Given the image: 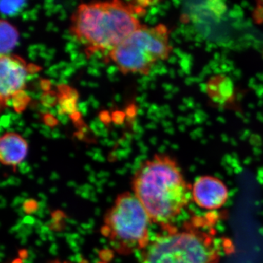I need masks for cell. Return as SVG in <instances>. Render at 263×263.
Masks as SVG:
<instances>
[{
    "label": "cell",
    "instance_id": "obj_6",
    "mask_svg": "<svg viewBox=\"0 0 263 263\" xmlns=\"http://www.w3.org/2000/svg\"><path fill=\"white\" fill-rule=\"evenodd\" d=\"M29 68L22 57L8 54L0 57V103L1 108L8 100L24 91Z\"/></svg>",
    "mask_w": 263,
    "mask_h": 263
},
{
    "label": "cell",
    "instance_id": "obj_7",
    "mask_svg": "<svg viewBox=\"0 0 263 263\" xmlns=\"http://www.w3.org/2000/svg\"><path fill=\"white\" fill-rule=\"evenodd\" d=\"M192 197L197 206L208 211L217 210L228 202L229 190L219 178L202 176L192 186Z\"/></svg>",
    "mask_w": 263,
    "mask_h": 263
},
{
    "label": "cell",
    "instance_id": "obj_15",
    "mask_svg": "<svg viewBox=\"0 0 263 263\" xmlns=\"http://www.w3.org/2000/svg\"><path fill=\"white\" fill-rule=\"evenodd\" d=\"M44 122L48 126H54L57 124V119H55L53 116L50 115V114H46L44 117Z\"/></svg>",
    "mask_w": 263,
    "mask_h": 263
},
{
    "label": "cell",
    "instance_id": "obj_14",
    "mask_svg": "<svg viewBox=\"0 0 263 263\" xmlns=\"http://www.w3.org/2000/svg\"><path fill=\"white\" fill-rule=\"evenodd\" d=\"M58 102V97L56 95H51L47 93V95H43L42 97V103L46 105V106H52L54 105L56 102Z\"/></svg>",
    "mask_w": 263,
    "mask_h": 263
},
{
    "label": "cell",
    "instance_id": "obj_9",
    "mask_svg": "<svg viewBox=\"0 0 263 263\" xmlns=\"http://www.w3.org/2000/svg\"><path fill=\"white\" fill-rule=\"evenodd\" d=\"M27 141L16 133H5L0 138V161L8 167L16 169L28 154Z\"/></svg>",
    "mask_w": 263,
    "mask_h": 263
},
{
    "label": "cell",
    "instance_id": "obj_13",
    "mask_svg": "<svg viewBox=\"0 0 263 263\" xmlns=\"http://www.w3.org/2000/svg\"><path fill=\"white\" fill-rule=\"evenodd\" d=\"M13 98V105H14L15 110L17 112H21L27 106L29 100V97L24 92V91L15 95Z\"/></svg>",
    "mask_w": 263,
    "mask_h": 263
},
{
    "label": "cell",
    "instance_id": "obj_11",
    "mask_svg": "<svg viewBox=\"0 0 263 263\" xmlns=\"http://www.w3.org/2000/svg\"><path fill=\"white\" fill-rule=\"evenodd\" d=\"M59 90H60V93L57 97H58L60 111L67 114L75 113L78 98H79L77 91L64 85L60 86Z\"/></svg>",
    "mask_w": 263,
    "mask_h": 263
},
{
    "label": "cell",
    "instance_id": "obj_1",
    "mask_svg": "<svg viewBox=\"0 0 263 263\" xmlns=\"http://www.w3.org/2000/svg\"><path fill=\"white\" fill-rule=\"evenodd\" d=\"M132 188L152 223L164 229L172 227L193 200L182 170L167 154H156L142 162L133 175Z\"/></svg>",
    "mask_w": 263,
    "mask_h": 263
},
{
    "label": "cell",
    "instance_id": "obj_2",
    "mask_svg": "<svg viewBox=\"0 0 263 263\" xmlns=\"http://www.w3.org/2000/svg\"><path fill=\"white\" fill-rule=\"evenodd\" d=\"M145 12L134 3L91 2L77 7L70 18V32L88 53H108L142 25L137 13Z\"/></svg>",
    "mask_w": 263,
    "mask_h": 263
},
{
    "label": "cell",
    "instance_id": "obj_16",
    "mask_svg": "<svg viewBox=\"0 0 263 263\" xmlns=\"http://www.w3.org/2000/svg\"><path fill=\"white\" fill-rule=\"evenodd\" d=\"M51 263H73V262H65V261H63V262H62V261H55V262H53Z\"/></svg>",
    "mask_w": 263,
    "mask_h": 263
},
{
    "label": "cell",
    "instance_id": "obj_4",
    "mask_svg": "<svg viewBox=\"0 0 263 263\" xmlns=\"http://www.w3.org/2000/svg\"><path fill=\"white\" fill-rule=\"evenodd\" d=\"M151 223L136 195L124 193L118 195L105 214L101 233L118 253L129 254L142 252L149 243Z\"/></svg>",
    "mask_w": 263,
    "mask_h": 263
},
{
    "label": "cell",
    "instance_id": "obj_8",
    "mask_svg": "<svg viewBox=\"0 0 263 263\" xmlns=\"http://www.w3.org/2000/svg\"><path fill=\"white\" fill-rule=\"evenodd\" d=\"M205 92L213 104L221 108L233 106L236 100L234 82L226 74H216L209 78L205 82Z\"/></svg>",
    "mask_w": 263,
    "mask_h": 263
},
{
    "label": "cell",
    "instance_id": "obj_10",
    "mask_svg": "<svg viewBox=\"0 0 263 263\" xmlns=\"http://www.w3.org/2000/svg\"><path fill=\"white\" fill-rule=\"evenodd\" d=\"M19 34L14 26L8 21L0 22V53L1 56L10 54L18 43Z\"/></svg>",
    "mask_w": 263,
    "mask_h": 263
},
{
    "label": "cell",
    "instance_id": "obj_3",
    "mask_svg": "<svg viewBox=\"0 0 263 263\" xmlns=\"http://www.w3.org/2000/svg\"><path fill=\"white\" fill-rule=\"evenodd\" d=\"M201 222L194 219L182 228L164 229L142 251L141 263H219L220 240Z\"/></svg>",
    "mask_w": 263,
    "mask_h": 263
},
{
    "label": "cell",
    "instance_id": "obj_12",
    "mask_svg": "<svg viewBox=\"0 0 263 263\" xmlns=\"http://www.w3.org/2000/svg\"><path fill=\"white\" fill-rule=\"evenodd\" d=\"M27 2L25 1H6L1 2V12L3 14L13 15L17 14L22 8L25 6Z\"/></svg>",
    "mask_w": 263,
    "mask_h": 263
},
{
    "label": "cell",
    "instance_id": "obj_5",
    "mask_svg": "<svg viewBox=\"0 0 263 263\" xmlns=\"http://www.w3.org/2000/svg\"><path fill=\"white\" fill-rule=\"evenodd\" d=\"M173 51L168 27L141 25L118 45L109 58L124 75H149L157 62L168 60Z\"/></svg>",
    "mask_w": 263,
    "mask_h": 263
}]
</instances>
